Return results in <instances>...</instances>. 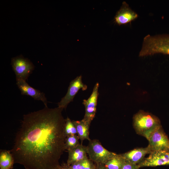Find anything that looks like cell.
<instances>
[{"instance_id":"obj_1","label":"cell","mask_w":169,"mask_h":169,"mask_svg":"<svg viewBox=\"0 0 169 169\" xmlns=\"http://www.w3.org/2000/svg\"><path fill=\"white\" fill-rule=\"evenodd\" d=\"M63 109L45 107L23 115L10 151L14 163L26 169H60L65 149Z\"/></svg>"},{"instance_id":"obj_2","label":"cell","mask_w":169,"mask_h":169,"mask_svg":"<svg viewBox=\"0 0 169 169\" xmlns=\"http://www.w3.org/2000/svg\"><path fill=\"white\" fill-rule=\"evenodd\" d=\"M157 53L169 55V34L155 36L149 34L144 38L139 56Z\"/></svg>"},{"instance_id":"obj_3","label":"cell","mask_w":169,"mask_h":169,"mask_svg":"<svg viewBox=\"0 0 169 169\" xmlns=\"http://www.w3.org/2000/svg\"><path fill=\"white\" fill-rule=\"evenodd\" d=\"M133 123L137 133L147 140L155 130L161 126L158 117L142 111H139L134 115Z\"/></svg>"},{"instance_id":"obj_4","label":"cell","mask_w":169,"mask_h":169,"mask_svg":"<svg viewBox=\"0 0 169 169\" xmlns=\"http://www.w3.org/2000/svg\"><path fill=\"white\" fill-rule=\"evenodd\" d=\"M87 147L89 158L96 164H104L116 155L105 149L97 139L89 141Z\"/></svg>"},{"instance_id":"obj_5","label":"cell","mask_w":169,"mask_h":169,"mask_svg":"<svg viewBox=\"0 0 169 169\" xmlns=\"http://www.w3.org/2000/svg\"><path fill=\"white\" fill-rule=\"evenodd\" d=\"M11 64L16 79L25 81L34 69V66L28 59L20 56L12 58Z\"/></svg>"},{"instance_id":"obj_6","label":"cell","mask_w":169,"mask_h":169,"mask_svg":"<svg viewBox=\"0 0 169 169\" xmlns=\"http://www.w3.org/2000/svg\"><path fill=\"white\" fill-rule=\"evenodd\" d=\"M147 140L149 142L148 146L151 153L161 151H169V139L162 126L155 130Z\"/></svg>"},{"instance_id":"obj_7","label":"cell","mask_w":169,"mask_h":169,"mask_svg":"<svg viewBox=\"0 0 169 169\" xmlns=\"http://www.w3.org/2000/svg\"><path fill=\"white\" fill-rule=\"evenodd\" d=\"M82 79V77L80 75L71 81L67 93L58 103L59 108L63 109L66 108L69 103L73 101L80 89H82L83 90L87 89V86L83 84Z\"/></svg>"},{"instance_id":"obj_8","label":"cell","mask_w":169,"mask_h":169,"mask_svg":"<svg viewBox=\"0 0 169 169\" xmlns=\"http://www.w3.org/2000/svg\"><path fill=\"white\" fill-rule=\"evenodd\" d=\"M137 165L140 168L169 165V151H161L153 152Z\"/></svg>"},{"instance_id":"obj_9","label":"cell","mask_w":169,"mask_h":169,"mask_svg":"<svg viewBox=\"0 0 169 169\" xmlns=\"http://www.w3.org/2000/svg\"><path fill=\"white\" fill-rule=\"evenodd\" d=\"M99 87V84L97 83L89 98L83 100V103L85 107V114L83 119L90 123L95 118L96 112Z\"/></svg>"},{"instance_id":"obj_10","label":"cell","mask_w":169,"mask_h":169,"mask_svg":"<svg viewBox=\"0 0 169 169\" xmlns=\"http://www.w3.org/2000/svg\"><path fill=\"white\" fill-rule=\"evenodd\" d=\"M16 84L22 95H28L35 100L41 101L45 107H47V100L43 93L32 87L23 79H16Z\"/></svg>"},{"instance_id":"obj_11","label":"cell","mask_w":169,"mask_h":169,"mask_svg":"<svg viewBox=\"0 0 169 169\" xmlns=\"http://www.w3.org/2000/svg\"><path fill=\"white\" fill-rule=\"evenodd\" d=\"M138 15L129 7L125 1L122 3L120 9L115 17V21L119 25L127 24L136 19Z\"/></svg>"},{"instance_id":"obj_12","label":"cell","mask_w":169,"mask_h":169,"mask_svg":"<svg viewBox=\"0 0 169 169\" xmlns=\"http://www.w3.org/2000/svg\"><path fill=\"white\" fill-rule=\"evenodd\" d=\"M151 153L150 148L147 146L145 148H136L121 155L125 160L138 164L143 160L146 154Z\"/></svg>"},{"instance_id":"obj_13","label":"cell","mask_w":169,"mask_h":169,"mask_svg":"<svg viewBox=\"0 0 169 169\" xmlns=\"http://www.w3.org/2000/svg\"><path fill=\"white\" fill-rule=\"evenodd\" d=\"M68 151L69 155L66 163L69 165L88 158L87 146L81 144Z\"/></svg>"},{"instance_id":"obj_14","label":"cell","mask_w":169,"mask_h":169,"mask_svg":"<svg viewBox=\"0 0 169 169\" xmlns=\"http://www.w3.org/2000/svg\"><path fill=\"white\" fill-rule=\"evenodd\" d=\"M72 121L76 129L78 136L81 141V144L84 140L90 141L89 129L90 123L83 119L79 121L73 120Z\"/></svg>"},{"instance_id":"obj_15","label":"cell","mask_w":169,"mask_h":169,"mask_svg":"<svg viewBox=\"0 0 169 169\" xmlns=\"http://www.w3.org/2000/svg\"><path fill=\"white\" fill-rule=\"evenodd\" d=\"M14 161L10 151L2 150L0 153V169H11Z\"/></svg>"},{"instance_id":"obj_16","label":"cell","mask_w":169,"mask_h":169,"mask_svg":"<svg viewBox=\"0 0 169 169\" xmlns=\"http://www.w3.org/2000/svg\"><path fill=\"white\" fill-rule=\"evenodd\" d=\"M125 161L121 154H116L104 165L106 169H121Z\"/></svg>"},{"instance_id":"obj_17","label":"cell","mask_w":169,"mask_h":169,"mask_svg":"<svg viewBox=\"0 0 169 169\" xmlns=\"http://www.w3.org/2000/svg\"><path fill=\"white\" fill-rule=\"evenodd\" d=\"M79 138L77 135L67 136L65 142V149L68 151L76 147L80 144Z\"/></svg>"},{"instance_id":"obj_18","label":"cell","mask_w":169,"mask_h":169,"mask_svg":"<svg viewBox=\"0 0 169 169\" xmlns=\"http://www.w3.org/2000/svg\"><path fill=\"white\" fill-rule=\"evenodd\" d=\"M64 126V132L66 136L76 135V129L72 121L68 117L65 119Z\"/></svg>"},{"instance_id":"obj_19","label":"cell","mask_w":169,"mask_h":169,"mask_svg":"<svg viewBox=\"0 0 169 169\" xmlns=\"http://www.w3.org/2000/svg\"><path fill=\"white\" fill-rule=\"evenodd\" d=\"M81 163L82 169H96V165L88 158L82 161Z\"/></svg>"},{"instance_id":"obj_20","label":"cell","mask_w":169,"mask_h":169,"mask_svg":"<svg viewBox=\"0 0 169 169\" xmlns=\"http://www.w3.org/2000/svg\"><path fill=\"white\" fill-rule=\"evenodd\" d=\"M139 168L137 164L131 163L125 160L121 169H139Z\"/></svg>"},{"instance_id":"obj_21","label":"cell","mask_w":169,"mask_h":169,"mask_svg":"<svg viewBox=\"0 0 169 169\" xmlns=\"http://www.w3.org/2000/svg\"><path fill=\"white\" fill-rule=\"evenodd\" d=\"M81 161L75 162L69 165L70 169H82Z\"/></svg>"},{"instance_id":"obj_22","label":"cell","mask_w":169,"mask_h":169,"mask_svg":"<svg viewBox=\"0 0 169 169\" xmlns=\"http://www.w3.org/2000/svg\"><path fill=\"white\" fill-rule=\"evenodd\" d=\"M96 165V169H106L104 164L97 163Z\"/></svg>"},{"instance_id":"obj_23","label":"cell","mask_w":169,"mask_h":169,"mask_svg":"<svg viewBox=\"0 0 169 169\" xmlns=\"http://www.w3.org/2000/svg\"><path fill=\"white\" fill-rule=\"evenodd\" d=\"M60 169H70L69 165L67 163L63 162L61 165Z\"/></svg>"}]
</instances>
